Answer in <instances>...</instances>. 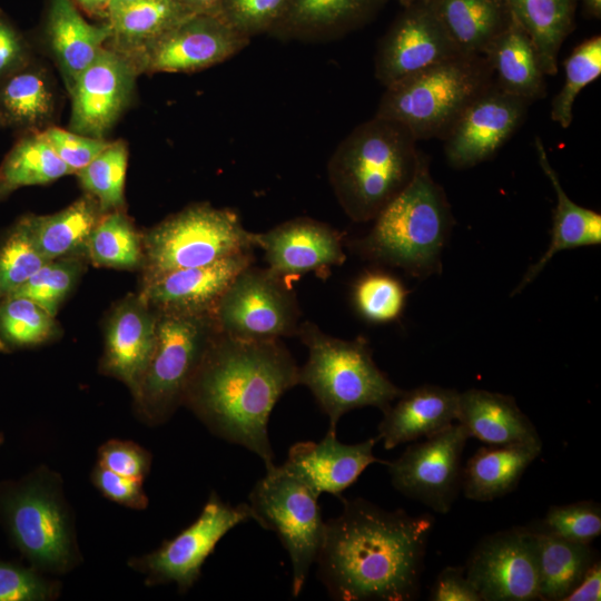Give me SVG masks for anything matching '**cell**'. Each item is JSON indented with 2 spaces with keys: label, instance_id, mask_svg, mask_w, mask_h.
Returning <instances> with one entry per match:
<instances>
[{
  "label": "cell",
  "instance_id": "1",
  "mask_svg": "<svg viewBox=\"0 0 601 601\" xmlns=\"http://www.w3.org/2000/svg\"><path fill=\"white\" fill-rule=\"evenodd\" d=\"M326 521L317 577L338 601H412L420 597L428 540V513L385 510L365 499H341Z\"/></svg>",
  "mask_w": 601,
  "mask_h": 601
},
{
  "label": "cell",
  "instance_id": "2",
  "mask_svg": "<svg viewBox=\"0 0 601 601\" xmlns=\"http://www.w3.org/2000/svg\"><path fill=\"white\" fill-rule=\"evenodd\" d=\"M299 366L280 339H243L217 333L183 403L218 437L259 456L275 454L268 421L278 400L298 385Z\"/></svg>",
  "mask_w": 601,
  "mask_h": 601
},
{
  "label": "cell",
  "instance_id": "3",
  "mask_svg": "<svg viewBox=\"0 0 601 601\" xmlns=\"http://www.w3.org/2000/svg\"><path fill=\"white\" fill-rule=\"evenodd\" d=\"M402 125L374 116L335 149L328 179L345 214L356 223L374 218L408 185L422 154Z\"/></svg>",
  "mask_w": 601,
  "mask_h": 601
},
{
  "label": "cell",
  "instance_id": "4",
  "mask_svg": "<svg viewBox=\"0 0 601 601\" xmlns=\"http://www.w3.org/2000/svg\"><path fill=\"white\" fill-rule=\"evenodd\" d=\"M453 217L442 187L422 155L408 185L374 218L371 231L351 247L362 257L426 277L441 267Z\"/></svg>",
  "mask_w": 601,
  "mask_h": 601
},
{
  "label": "cell",
  "instance_id": "5",
  "mask_svg": "<svg viewBox=\"0 0 601 601\" xmlns=\"http://www.w3.org/2000/svg\"><path fill=\"white\" fill-rule=\"evenodd\" d=\"M0 523L29 565L42 573L63 574L81 562L62 480L46 466L0 485Z\"/></svg>",
  "mask_w": 601,
  "mask_h": 601
},
{
  "label": "cell",
  "instance_id": "6",
  "mask_svg": "<svg viewBox=\"0 0 601 601\" xmlns=\"http://www.w3.org/2000/svg\"><path fill=\"white\" fill-rule=\"evenodd\" d=\"M297 336L308 351L306 363L299 367L298 384L312 392L327 415L329 432L336 433L347 412L365 406L383 412L403 393L377 367L364 337H333L309 321L299 324Z\"/></svg>",
  "mask_w": 601,
  "mask_h": 601
},
{
  "label": "cell",
  "instance_id": "7",
  "mask_svg": "<svg viewBox=\"0 0 601 601\" xmlns=\"http://www.w3.org/2000/svg\"><path fill=\"white\" fill-rule=\"evenodd\" d=\"M492 83L484 56L460 53L385 87L375 116L402 125L416 140L443 139L465 107Z\"/></svg>",
  "mask_w": 601,
  "mask_h": 601
},
{
  "label": "cell",
  "instance_id": "8",
  "mask_svg": "<svg viewBox=\"0 0 601 601\" xmlns=\"http://www.w3.org/2000/svg\"><path fill=\"white\" fill-rule=\"evenodd\" d=\"M254 236L228 208L209 204L189 206L142 236L145 280L253 252Z\"/></svg>",
  "mask_w": 601,
  "mask_h": 601
},
{
  "label": "cell",
  "instance_id": "9",
  "mask_svg": "<svg viewBox=\"0 0 601 601\" xmlns=\"http://www.w3.org/2000/svg\"><path fill=\"white\" fill-rule=\"evenodd\" d=\"M217 333L213 314L157 313L155 351L135 398L146 423L166 422L183 403Z\"/></svg>",
  "mask_w": 601,
  "mask_h": 601
},
{
  "label": "cell",
  "instance_id": "10",
  "mask_svg": "<svg viewBox=\"0 0 601 601\" xmlns=\"http://www.w3.org/2000/svg\"><path fill=\"white\" fill-rule=\"evenodd\" d=\"M252 489V520L274 532L287 551L292 566V593L298 597L322 546L326 522L318 497L306 484L275 463Z\"/></svg>",
  "mask_w": 601,
  "mask_h": 601
},
{
  "label": "cell",
  "instance_id": "11",
  "mask_svg": "<svg viewBox=\"0 0 601 601\" xmlns=\"http://www.w3.org/2000/svg\"><path fill=\"white\" fill-rule=\"evenodd\" d=\"M219 333L243 339L297 336L300 311L293 287L269 268L243 269L217 302Z\"/></svg>",
  "mask_w": 601,
  "mask_h": 601
},
{
  "label": "cell",
  "instance_id": "12",
  "mask_svg": "<svg viewBox=\"0 0 601 601\" xmlns=\"http://www.w3.org/2000/svg\"><path fill=\"white\" fill-rule=\"evenodd\" d=\"M252 520L248 503L233 505L211 492L197 519L158 549L128 564L145 575L147 585L175 583L188 591L199 579L206 559L235 526Z\"/></svg>",
  "mask_w": 601,
  "mask_h": 601
},
{
  "label": "cell",
  "instance_id": "13",
  "mask_svg": "<svg viewBox=\"0 0 601 601\" xmlns=\"http://www.w3.org/2000/svg\"><path fill=\"white\" fill-rule=\"evenodd\" d=\"M469 432L460 423L412 442L394 461L386 462L393 487L440 514L452 509L461 490L462 454Z\"/></svg>",
  "mask_w": 601,
  "mask_h": 601
},
{
  "label": "cell",
  "instance_id": "14",
  "mask_svg": "<svg viewBox=\"0 0 601 601\" xmlns=\"http://www.w3.org/2000/svg\"><path fill=\"white\" fill-rule=\"evenodd\" d=\"M464 569L482 601L539 600L533 528L513 526L484 536L471 551Z\"/></svg>",
  "mask_w": 601,
  "mask_h": 601
},
{
  "label": "cell",
  "instance_id": "15",
  "mask_svg": "<svg viewBox=\"0 0 601 601\" xmlns=\"http://www.w3.org/2000/svg\"><path fill=\"white\" fill-rule=\"evenodd\" d=\"M249 38L220 14L196 12L141 51L134 61L148 72H195L242 51Z\"/></svg>",
  "mask_w": 601,
  "mask_h": 601
},
{
  "label": "cell",
  "instance_id": "16",
  "mask_svg": "<svg viewBox=\"0 0 601 601\" xmlns=\"http://www.w3.org/2000/svg\"><path fill=\"white\" fill-rule=\"evenodd\" d=\"M530 104L493 83L461 112L444 139L447 162L466 169L489 160L523 122Z\"/></svg>",
  "mask_w": 601,
  "mask_h": 601
},
{
  "label": "cell",
  "instance_id": "17",
  "mask_svg": "<svg viewBox=\"0 0 601 601\" xmlns=\"http://www.w3.org/2000/svg\"><path fill=\"white\" fill-rule=\"evenodd\" d=\"M137 72L131 58L104 47L69 89L71 130L102 138L128 106Z\"/></svg>",
  "mask_w": 601,
  "mask_h": 601
},
{
  "label": "cell",
  "instance_id": "18",
  "mask_svg": "<svg viewBox=\"0 0 601 601\" xmlns=\"http://www.w3.org/2000/svg\"><path fill=\"white\" fill-rule=\"evenodd\" d=\"M425 1L410 8L382 39L375 77L387 87L460 55Z\"/></svg>",
  "mask_w": 601,
  "mask_h": 601
},
{
  "label": "cell",
  "instance_id": "19",
  "mask_svg": "<svg viewBox=\"0 0 601 601\" xmlns=\"http://www.w3.org/2000/svg\"><path fill=\"white\" fill-rule=\"evenodd\" d=\"M253 263V252H246L209 265L167 272L146 279L140 296L157 313L213 314L234 278Z\"/></svg>",
  "mask_w": 601,
  "mask_h": 601
},
{
  "label": "cell",
  "instance_id": "20",
  "mask_svg": "<svg viewBox=\"0 0 601 601\" xmlns=\"http://www.w3.org/2000/svg\"><path fill=\"white\" fill-rule=\"evenodd\" d=\"M255 247L275 274L285 278L342 265L346 255L342 235L312 218H295L254 236Z\"/></svg>",
  "mask_w": 601,
  "mask_h": 601
},
{
  "label": "cell",
  "instance_id": "21",
  "mask_svg": "<svg viewBox=\"0 0 601 601\" xmlns=\"http://www.w3.org/2000/svg\"><path fill=\"white\" fill-rule=\"evenodd\" d=\"M377 442V437H372L361 443L345 444L337 440L336 433L327 431L319 442L294 443L282 465L317 496L329 493L342 499V493L371 464H386L374 455Z\"/></svg>",
  "mask_w": 601,
  "mask_h": 601
},
{
  "label": "cell",
  "instance_id": "22",
  "mask_svg": "<svg viewBox=\"0 0 601 601\" xmlns=\"http://www.w3.org/2000/svg\"><path fill=\"white\" fill-rule=\"evenodd\" d=\"M157 312L141 296H128L111 313L101 371L138 396L156 345Z\"/></svg>",
  "mask_w": 601,
  "mask_h": 601
},
{
  "label": "cell",
  "instance_id": "23",
  "mask_svg": "<svg viewBox=\"0 0 601 601\" xmlns=\"http://www.w3.org/2000/svg\"><path fill=\"white\" fill-rule=\"evenodd\" d=\"M459 394L454 388L424 384L403 393L384 410L377 440L385 450L430 437L456 421Z\"/></svg>",
  "mask_w": 601,
  "mask_h": 601
},
{
  "label": "cell",
  "instance_id": "24",
  "mask_svg": "<svg viewBox=\"0 0 601 601\" xmlns=\"http://www.w3.org/2000/svg\"><path fill=\"white\" fill-rule=\"evenodd\" d=\"M456 422L485 445L542 443L514 397L480 388L459 394Z\"/></svg>",
  "mask_w": 601,
  "mask_h": 601
},
{
  "label": "cell",
  "instance_id": "25",
  "mask_svg": "<svg viewBox=\"0 0 601 601\" xmlns=\"http://www.w3.org/2000/svg\"><path fill=\"white\" fill-rule=\"evenodd\" d=\"M534 147L539 164L555 190L556 206L553 211L550 244L540 259L525 272L512 295L520 293L528 286L555 254L565 249L599 245L601 243V215L595 210L575 204L568 197L540 137L535 138Z\"/></svg>",
  "mask_w": 601,
  "mask_h": 601
},
{
  "label": "cell",
  "instance_id": "26",
  "mask_svg": "<svg viewBox=\"0 0 601 601\" xmlns=\"http://www.w3.org/2000/svg\"><path fill=\"white\" fill-rule=\"evenodd\" d=\"M543 443L486 445L462 469L461 490L466 499L489 502L515 490L522 475L541 454Z\"/></svg>",
  "mask_w": 601,
  "mask_h": 601
},
{
  "label": "cell",
  "instance_id": "27",
  "mask_svg": "<svg viewBox=\"0 0 601 601\" xmlns=\"http://www.w3.org/2000/svg\"><path fill=\"white\" fill-rule=\"evenodd\" d=\"M483 56L492 71L494 83L503 91L529 104L545 96V75L534 45L512 17Z\"/></svg>",
  "mask_w": 601,
  "mask_h": 601
},
{
  "label": "cell",
  "instance_id": "28",
  "mask_svg": "<svg viewBox=\"0 0 601 601\" xmlns=\"http://www.w3.org/2000/svg\"><path fill=\"white\" fill-rule=\"evenodd\" d=\"M47 33L51 51L69 89L111 36L108 23H89L72 0L51 1Z\"/></svg>",
  "mask_w": 601,
  "mask_h": 601
},
{
  "label": "cell",
  "instance_id": "29",
  "mask_svg": "<svg viewBox=\"0 0 601 601\" xmlns=\"http://www.w3.org/2000/svg\"><path fill=\"white\" fill-rule=\"evenodd\" d=\"M461 53L484 55L506 28L503 0H424Z\"/></svg>",
  "mask_w": 601,
  "mask_h": 601
},
{
  "label": "cell",
  "instance_id": "30",
  "mask_svg": "<svg viewBox=\"0 0 601 601\" xmlns=\"http://www.w3.org/2000/svg\"><path fill=\"white\" fill-rule=\"evenodd\" d=\"M102 215L97 199L86 194L58 213L23 218L36 248L51 260L85 254L88 238Z\"/></svg>",
  "mask_w": 601,
  "mask_h": 601
},
{
  "label": "cell",
  "instance_id": "31",
  "mask_svg": "<svg viewBox=\"0 0 601 601\" xmlns=\"http://www.w3.org/2000/svg\"><path fill=\"white\" fill-rule=\"evenodd\" d=\"M196 13L183 0H136L108 18L114 49L132 60L154 41Z\"/></svg>",
  "mask_w": 601,
  "mask_h": 601
},
{
  "label": "cell",
  "instance_id": "32",
  "mask_svg": "<svg viewBox=\"0 0 601 601\" xmlns=\"http://www.w3.org/2000/svg\"><path fill=\"white\" fill-rule=\"evenodd\" d=\"M503 1L533 42L544 75H556L559 51L573 29L578 0Z\"/></svg>",
  "mask_w": 601,
  "mask_h": 601
},
{
  "label": "cell",
  "instance_id": "33",
  "mask_svg": "<svg viewBox=\"0 0 601 601\" xmlns=\"http://www.w3.org/2000/svg\"><path fill=\"white\" fill-rule=\"evenodd\" d=\"M55 92L48 76L27 65L0 80V125L40 131L55 111Z\"/></svg>",
  "mask_w": 601,
  "mask_h": 601
},
{
  "label": "cell",
  "instance_id": "34",
  "mask_svg": "<svg viewBox=\"0 0 601 601\" xmlns=\"http://www.w3.org/2000/svg\"><path fill=\"white\" fill-rule=\"evenodd\" d=\"M539 600L563 601L597 560L590 544L538 531Z\"/></svg>",
  "mask_w": 601,
  "mask_h": 601
},
{
  "label": "cell",
  "instance_id": "35",
  "mask_svg": "<svg viewBox=\"0 0 601 601\" xmlns=\"http://www.w3.org/2000/svg\"><path fill=\"white\" fill-rule=\"evenodd\" d=\"M72 170L40 131H28L0 164V201L19 188L50 184Z\"/></svg>",
  "mask_w": 601,
  "mask_h": 601
},
{
  "label": "cell",
  "instance_id": "36",
  "mask_svg": "<svg viewBox=\"0 0 601 601\" xmlns=\"http://www.w3.org/2000/svg\"><path fill=\"white\" fill-rule=\"evenodd\" d=\"M85 255L97 266L134 269L144 265L142 236L120 209L108 211L92 229Z\"/></svg>",
  "mask_w": 601,
  "mask_h": 601
},
{
  "label": "cell",
  "instance_id": "37",
  "mask_svg": "<svg viewBox=\"0 0 601 601\" xmlns=\"http://www.w3.org/2000/svg\"><path fill=\"white\" fill-rule=\"evenodd\" d=\"M57 334L55 316L18 296L0 300V348L12 351L41 345Z\"/></svg>",
  "mask_w": 601,
  "mask_h": 601
},
{
  "label": "cell",
  "instance_id": "38",
  "mask_svg": "<svg viewBox=\"0 0 601 601\" xmlns=\"http://www.w3.org/2000/svg\"><path fill=\"white\" fill-rule=\"evenodd\" d=\"M127 167V144L117 140L110 141L96 158L76 173L82 188L97 199L104 214L124 206Z\"/></svg>",
  "mask_w": 601,
  "mask_h": 601
},
{
  "label": "cell",
  "instance_id": "39",
  "mask_svg": "<svg viewBox=\"0 0 601 601\" xmlns=\"http://www.w3.org/2000/svg\"><path fill=\"white\" fill-rule=\"evenodd\" d=\"M376 0H288L285 26L298 35L335 31L356 21Z\"/></svg>",
  "mask_w": 601,
  "mask_h": 601
},
{
  "label": "cell",
  "instance_id": "40",
  "mask_svg": "<svg viewBox=\"0 0 601 601\" xmlns=\"http://www.w3.org/2000/svg\"><path fill=\"white\" fill-rule=\"evenodd\" d=\"M563 87L551 104V119L568 128L573 119V106L583 88L601 75V37L595 35L579 43L564 61Z\"/></svg>",
  "mask_w": 601,
  "mask_h": 601
},
{
  "label": "cell",
  "instance_id": "41",
  "mask_svg": "<svg viewBox=\"0 0 601 601\" xmlns=\"http://www.w3.org/2000/svg\"><path fill=\"white\" fill-rule=\"evenodd\" d=\"M82 265L79 255L48 260L10 296L28 298L56 317L75 287Z\"/></svg>",
  "mask_w": 601,
  "mask_h": 601
},
{
  "label": "cell",
  "instance_id": "42",
  "mask_svg": "<svg viewBox=\"0 0 601 601\" xmlns=\"http://www.w3.org/2000/svg\"><path fill=\"white\" fill-rule=\"evenodd\" d=\"M46 262L22 217L0 237V300L16 292Z\"/></svg>",
  "mask_w": 601,
  "mask_h": 601
},
{
  "label": "cell",
  "instance_id": "43",
  "mask_svg": "<svg viewBox=\"0 0 601 601\" xmlns=\"http://www.w3.org/2000/svg\"><path fill=\"white\" fill-rule=\"evenodd\" d=\"M407 290L394 276L370 272L356 282L353 300L359 315L372 323L395 321L403 312Z\"/></svg>",
  "mask_w": 601,
  "mask_h": 601
},
{
  "label": "cell",
  "instance_id": "44",
  "mask_svg": "<svg viewBox=\"0 0 601 601\" xmlns=\"http://www.w3.org/2000/svg\"><path fill=\"white\" fill-rule=\"evenodd\" d=\"M534 529L575 543L591 544L601 534V506L594 501L551 505Z\"/></svg>",
  "mask_w": 601,
  "mask_h": 601
},
{
  "label": "cell",
  "instance_id": "45",
  "mask_svg": "<svg viewBox=\"0 0 601 601\" xmlns=\"http://www.w3.org/2000/svg\"><path fill=\"white\" fill-rule=\"evenodd\" d=\"M288 0H220V16L238 32L250 38L279 26Z\"/></svg>",
  "mask_w": 601,
  "mask_h": 601
},
{
  "label": "cell",
  "instance_id": "46",
  "mask_svg": "<svg viewBox=\"0 0 601 601\" xmlns=\"http://www.w3.org/2000/svg\"><path fill=\"white\" fill-rule=\"evenodd\" d=\"M60 583L32 566L0 560V601H50Z\"/></svg>",
  "mask_w": 601,
  "mask_h": 601
},
{
  "label": "cell",
  "instance_id": "47",
  "mask_svg": "<svg viewBox=\"0 0 601 601\" xmlns=\"http://www.w3.org/2000/svg\"><path fill=\"white\" fill-rule=\"evenodd\" d=\"M41 132L57 156L73 174L86 167L110 142L59 127H49Z\"/></svg>",
  "mask_w": 601,
  "mask_h": 601
},
{
  "label": "cell",
  "instance_id": "48",
  "mask_svg": "<svg viewBox=\"0 0 601 601\" xmlns=\"http://www.w3.org/2000/svg\"><path fill=\"white\" fill-rule=\"evenodd\" d=\"M98 464L119 475L144 481L150 471L151 454L135 442L109 440L98 450Z\"/></svg>",
  "mask_w": 601,
  "mask_h": 601
},
{
  "label": "cell",
  "instance_id": "49",
  "mask_svg": "<svg viewBox=\"0 0 601 601\" xmlns=\"http://www.w3.org/2000/svg\"><path fill=\"white\" fill-rule=\"evenodd\" d=\"M95 487L108 500L134 510L148 506L142 481L119 475L99 464L91 472Z\"/></svg>",
  "mask_w": 601,
  "mask_h": 601
},
{
  "label": "cell",
  "instance_id": "50",
  "mask_svg": "<svg viewBox=\"0 0 601 601\" xmlns=\"http://www.w3.org/2000/svg\"><path fill=\"white\" fill-rule=\"evenodd\" d=\"M431 601H482L473 583L467 579L464 566H445L431 588Z\"/></svg>",
  "mask_w": 601,
  "mask_h": 601
},
{
  "label": "cell",
  "instance_id": "51",
  "mask_svg": "<svg viewBox=\"0 0 601 601\" xmlns=\"http://www.w3.org/2000/svg\"><path fill=\"white\" fill-rule=\"evenodd\" d=\"M29 58L23 37L0 11V80L29 65Z\"/></svg>",
  "mask_w": 601,
  "mask_h": 601
},
{
  "label": "cell",
  "instance_id": "52",
  "mask_svg": "<svg viewBox=\"0 0 601 601\" xmlns=\"http://www.w3.org/2000/svg\"><path fill=\"white\" fill-rule=\"evenodd\" d=\"M601 600V562L595 560L577 587L563 601H600Z\"/></svg>",
  "mask_w": 601,
  "mask_h": 601
},
{
  "label": "cell",
  "instance_id": "53",
  "mask_svg": "<svg viewBox=\"0 0 601 601\" xmlns=\"http://www.w3.org/2000/svg\"><path fill=\"white\" fill-rule=\"evenodd\" d=\"M78 3V6L91 13L97 16H104L107 18L109 7L112 0H72Z\"/></svg>",
  "mask_w": 601,
  "mask_h": 601
},
{
  "label": "cell",
  "instance_id": "54",
  "mask_svg": "<svg viewBox=\"0 0 601 601\" xmlns=\"http://www.w3.org/2000/svg\"><path fill=\"white\" fill-rule=\"evenodd\" d=\"M196 12L219 13L220 0H183Z\"/></svg>",
  "mask_w": 601,
  "mask_h": 601
},
{
  "label": "cell",
  "instance_id": "55",
  "mask_svg": "<svg viewBox=\"0 0 601 601\" xmlns=\"http://www.w3.org/2000/svg\"><path fill=\"white\" fill-rule=\"evenodd\" d=\"M588 13L594 18H600L601 16V0H581Z\"/></svg>",
  "mask_w": 601,
  "mask_h": 601
},
{
  "label": "cell",
  "instance_id": "56",
  "mask_svg": "<svg viewBox=\"0 0 601 601\" xmlns=\"http://www.w3.org/2000/svg\"><path fill=\"white\" fill-rule=\"evenodd\" d=\"M136 0H112L110 7H109V10H108V16L107 18H109L111 14H114L115 12H117L118 10L122 9L124 7L135 2Z\"/></svg>",
  "mask_w": 601,
  "mask_h": 601
},
{
  "label": "cell",
  "instance_id": "57",
  "mask_svg": "<svg viewBox=\"0 0 601 601\" xmlns=\"http://www.w3.org/2000/svg\"><path fill=\"white\" fill-rule=\"evenodd\" d=\"M3 442V435L0 433V445L2 444Z\"/></svg>",
  "mask_w": 601,
  "mask_h": 601
},
{
  "label": "cell",
  "instance_id": "58",
  "mask_svg": "<svg viewBox=\"0 0 601 601\" xmlns=\"http://www.w3.org/2000/svg\"><path fill=\"white\" fill-rule=\"evenodd\" d=\"M403 1H408V0H403Z\"/></svg>",
  "mask_w": 601,
  "mask_h": 601
}]
</instances>
